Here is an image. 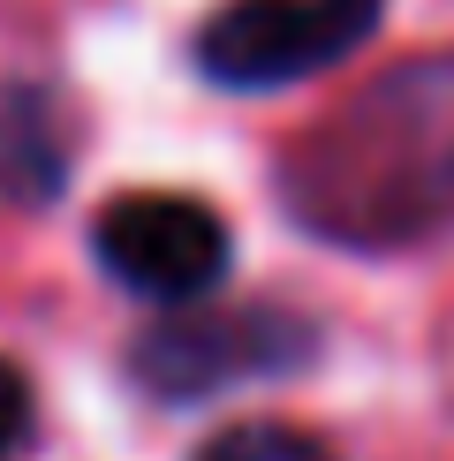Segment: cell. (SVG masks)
<instances>
[{"instance_id": "obj_3", "label": "cell", "mask_w": 454, "mask_h": 461, "mask_svg": "<svg viewBox=\"0 0 454 461\" xmlns=\"http://www.w3.org/2000/svg\"><path fill=\"white\" fill-rule=\"evenodd\" d=\"M91 249L129 295L159 303V311H189L227 280V220L204 197H182V189H129L114 197L99 227H91Z\"/></svg>"}, {"instance_id": "obj_1", "label": "cell", "mask_w": 454, "mask_h": 461, "mask_svg": "<svg viewBox=\"0 0 454 461\" xmlns=\"http://www.w3.org/2000/svg\"><path fill=\"white\" fill-rule=\"evenodd\" d=\"M288 212L349 249H409L454 227V53L402 61L311 129L288 167Z\"/></svg>"}, {"instance_id": "obj_5", "label": "cell", "mask_w": 454, "mask_h": 461, "mask_svg": "<svg viewBox=\"0 0 454 461\" xmlns=\"http://www.w3.org/2000/svg\"><path fill=\"white\" fill-rule=\"evenodd\" d=\"M197 461H333V447L295 424H235V431L204 438Z\"/></svg>"}, {"instance_id": "obj_2", "label": "cell", "mask_w": 454, "mask_h": 461, "mask_svg": "<svg viewBox=\"0 0 454 461\" xmlns=\"http://www.w3.org/2000/svg\"><path fill=\"white\" fill-rule=\"evenodd\" d=\"M386 0H220L197 31V68L220 91H280L349 61Z\"/></svg>"}, {"instance_id": "obj_4", "label": "cell", "mask_w": 454, "mask_h": 461, "mask_svg": "<svg viewBox=\"0 0 454 461\" xmlns=\"http://www.w3.org/2000/svg\"><path fill=\"white\" fill-rule=\"evenodd\" d=\"M311 348V325L288 311H175L137 340V378L159 401H204L295 371Z\"/></svg>"}, {"instance_id": "obj_6", "label": "cell", "mask_w": 454, "mask_h": 461, "mask_svg": "<svg viewBox=\"0 0 454 461\" xmlns=\"http://www.w3.org/2000/svg\"><path fill=\"white\" fill-rule=\"evenodd\" d=\"M31 438V378L0 356V461H15Z\"/></svg>"}]
</instances>
